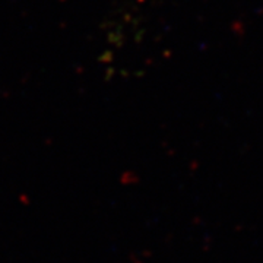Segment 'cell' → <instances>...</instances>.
Masks as SVG:
<instances>
[]
</instances>
